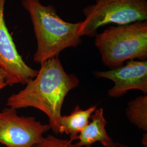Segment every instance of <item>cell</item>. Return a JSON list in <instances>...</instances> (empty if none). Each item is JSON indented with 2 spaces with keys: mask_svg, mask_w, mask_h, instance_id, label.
Returning a JSON list of instances; mask_svg holds the SVG:
<instances>
[{
  "mask_svg": "<svg viewBox=\"0 0 147 147\" xmlns=\"http://www.w3.org/2000/svg\"><path fill=\"white\" fill-rule=\"evenodd\" d=\"M40 65L36 76L25 88L11 95L6 105L16 110L33 107L42 111L49 118L50 129L58 134L65 98L70 90L79 86L80 80L74 74L65 71L58 56Z\"/></svg>",
  "mask_w": 147,
  "mask_h": 147,
  "instance_id": "6da1fadb",
  "label": "cell"
},
{
  "mask_svg": "<svg viewBox=\"0 0 147 147\" xmlns=\"http://www.w3.org/2000/svg\"><path fill=\"white\" fill-rule=\"evenodd\" d=\"M33 24L37 47L33 61L40 64L58 56L69 47H76L81 43L79 34L81 22L63 20L52 5H44L40 0H21Z\"/></svg>",
  "mask_w": 147,
  "mask_h": 147,
  "instance_id": "7a4b0ae2",
  "label": "cell"
},
{
  "mask_svg": "<svg viewBox=\"0 0 147 147\" xmlns=\"http://www.w3.org/2000/svg\"><path fill=\"white\" fill-rule=\"evenodd\" d=\"M95 45L102 62L110 69L130 60L146 61L147 21L109 27L95 36Z\"/></svg>",
  "mask_w": 147,
  "mask_h": 147,
  "instance_id": "3957f363",
  "label": "cell"
},
{
  "mask_svg": "<svg viewBox=\"0 0 147 147\" xmlns=\"http://www.w3.org/2000/svg\"><path fill=\"white\" fill-rule=\"evenodd\" d=\"M85 19L79 28L81 37H95L100 27L126 25L147 20V0H95L83 9Z\"/></svg>",
  "mask_w": 147,
  "mask_h": 147,
  "instance_id": "277c9868",
  "label": "cell"
},
{
  "mask_svg": "<svg viewBox=\"0 0 147 147\" xmlns=\"http://www.w3.org/2000/svg\"><path fill=\"white\" fill-rule=\"evenodd\" d=\"M49 124L33 117L19 116L16 110L5 108L0 112V143L6 147H33L42 141Z\"/></svg>",
  "mask_w": 147,
  "mask_h": 147,
  "instance_id": "5b68a950",
  "label": "cell"
},
{
  "mask_svg": "<svg viewBox=\"0 0 147 147\" xmlns=\"http://www.w3.org/2000/svg\"><path fill=\"white\" fill-rule=\"evenodd\" d=\"M6 0H0V68L5 73L7 85L26 84L38 70L29 67L19 53L5 24L4 11Z\"/></svg>",
  "mask_w": 147,
  "mask_h": 147,
  "instance_id": "8992f818",
  "label": "cell"
},
{
  "mask_svg": "<svg viewBox=\"0 0 147 147\" xmlns=\"http://www.w3.org/2000/svg\"><path fill=\"white\" fill-rule=\"evenodd\" d=\"M95 76L111 80L114 86L108 94L111 98H119L132 89L147 93V61L130 60L125 65L107 71H95Z\"/></svg>",
  "mask_w": 147,
  "mask_h": 147,
  "instance_id": "52a82bcc",
  "label": "cell"
},
{
  "mask_svg": "<svg viewBox=\"0 0 147 147\" xmlns=\"http://www.w3.org/2000/svg\"><path fill=\"white\" fill-rule=\"evenodd\" d=\"M91 121L79 134L76 144L80 147L92 146L100 142L103 147L111 146L115 142L108 135L106 126L107 123L104 116L102 108L96 109L90 117Z\"/></svg>",
  "mask_w": 147,
  "mask_h": 147,
  "instance_id": "ba28073f",
  "label": "cell"
},
{
  "mask_svg": "<svg viewBox=\"0 0 147 147\" xmlns=\"http://www.w3.org/2000/svg\"><path fill=\"white\" fill-rule=\"evenodd\" d=\"M96 107L97 105H93L86 110H83L77 105L70 115L61 116L59 134L68 135L69 140L72 142L78 140L79 134L88 124L90 117Z\"/></svg>",
  "mask_w": 147,
  "mask_h": 147,
  "instance_id": "9c48e42d",
  "label": "cell"
},
{
  "mask_svg": "<svg viewBox=\"0 0 147 147\" xmlns=\"http://www.w3.org/2000/svg\"><path fill=\"white\" fill-rule=\"evenodd\" d=\"M130 123L140 130L147 131V95L144 94L129 102L125 111Z\"/></svg>",
  "mask_w": 147,
  "mask_h": 147,
  "instance_id": "30bf717a",
  "label": "cell"
},
{
  "mask_svg": "<svg viewBox=\"0 0 147 147\" xmlns=\"http://www.w3.org/2000/svg\"><path fill=\"white\" fill-rule=\"evenodd\" d=\"M33 147H80L69 140L59 138L49 135L44 137L42 142L34 145Z\"/></svg>",
  "mask_w": 147,
  "mask_h": 147,
  "instance_id": "8fae6325",
  "label": "cell"
},
{
  "mask_svg": "<svg viewBox=\"0 0 147 147\" xmlns=\"http://www.w3.org/2000/svg\"><path fill=\"white\" fill-rule=\"evenodd\" d=\"M7 86L5 73L0 68V91Z\"/></svg>",
  "mask_w": 147,
  "mask_h": 147,
  "instance_id": "7c38bea8",
  "label": "cell"
},
{
  "mask_svg": "<svg viewBox=\"0 0 147 147\" xmlns=\"http://www.w3.org/2000/svg\"><path fill=\"white\" fill-rule=\"evenodd\" d=\"M93 147L92 146H88V147ZM109 147H129L128 146H127L125 144H121L119 143H114L111 146Z\"/></svg>",
  "mask_w": 147,
  "mask_h": 147,
  "instance_id": "4fadbf2b",
  "label": "cell"
},
{
  "mask_svg": "<svg viewBox=\"0 0 147 147\" xmlns=\"http://www.w3.org/2000/svg\"><path fill=\"white\" fill-rule=\"evenodd\" d=\"M142 144H143L144 147H147V134H144L142 138Z\"/></svg>",
  "mask_w": 147,
  "mask_h": 147,
  "instance_id": "5bb4252c",
  "label": "cell"
}]
</instances>
